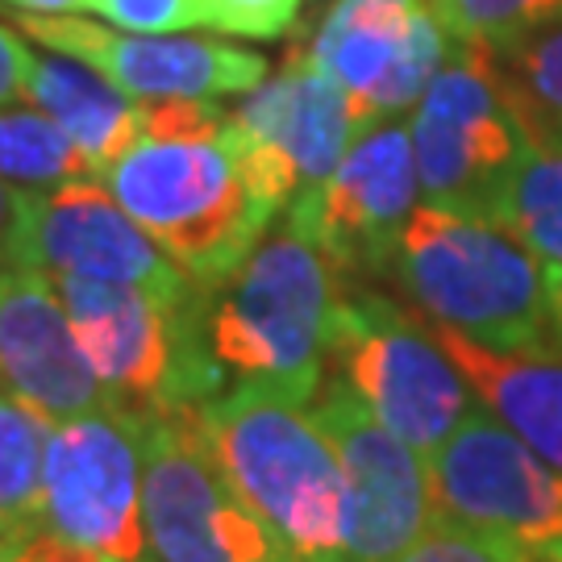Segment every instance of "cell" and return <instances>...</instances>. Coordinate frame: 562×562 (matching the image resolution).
<instances>
[{
	"label": "cell",
	"instance_id": "obj_1",
	"mask_svg": "<svg viewBox=\"0 0 562 562\" xmlns=\"http://www.w3.org/2000/svg\"><path fill=\"white\" fill-rule=\"evenodd\" d=\"M209 446L246 508L292 562H334L346 525V475L313 401L262 380H238L201 404Z\"/></svg>",
	"mask_w": 562,
	"mask_h": 562
},
{
	"label": "cell",
	"instance_id": "obj_2",
	"mask_svg": "<svg viewBox=\"0 0 562 562\" xmlns=\"http://www.w3.org/2000/svg\"><path fill=\"white\" fill-rule=\"evenodd\" d=\"M101 183L201 292L222 288L276 217L246 183L225 130L213 138L142 134Z\"/></svg>",
	"mask_w": 562,
	"mask_h": 562
},
{
	"label": "cell",
	"instance_id": "obj_3",
	"mask_svg": "<svg viewBox=\"0 0 562 562\" xmlns=\"http://www.w3.org/2000/svg\"><path fill=\"white\" fill-rule=\"evenodd\" d=\"M434 325L492 350H533L550 334L542 259L501 225L422 204L387 262Z\"/></svg>",
	"mask_w": 562,
	"mask_h": 562
},
{
	"label": "cell",
	"instance_id": "obj_4",
	"mask_svg": "<svg viewBox=\"0 0 562 562\" xmlns=\"http://www.w3.org/2000/svg\"><path fill=\"white\" fill-rule=\"evenodd\" d=\"M341 288L322 246L283 222L222 283L209 313V350L241 380L288 387L317 401Z\"/></svg>",
	"mask_w": 562,
	"mask_h": 562
},
{
	"label": "cell",
	"instance_id": "obj_5",
	"mask_svg": "<svg viewBox=\"0 0 562 562\" xmlns=\"http://www.w3.org/2000/svg\"><path fill=\"white\" fill-rule=\"evenodd\" d=\"M329 355L371 413L422 459H429L471 413V383L434 329L375 292H341Z\"/></svg>",
	"mask_w": 562,
	"mask_h": 562
},
{
	"label": "cell",
	"instance_id": "obj_6",
	"mask_svg": "<svg viewBox=\"0 0 562 562\" xmlns=\"http://www.w3.org/2000/svg\"><path fill=\"white\" fill-rule=\"evenodd\" d=\"M142 521L159 562H292L225 480L201 404L171 408L146 425Z\"/></svg>",
	"mask_w": 562,
	"mask_h": 562
},
{
	"label": "cell",
	"instance_id": "obj_7",
	"mask_svg": "<svg viewBox=\"0 0 562 562\" xmlns=\"http://www.w3.org/2000/svg\"><path fill=\"white\" fill-rule=\"evenodd\" d=\"M408 130L425 204L487 217V204L525 146L521 125L501 88L496 55L450 42L442 71L425 88Z\"/></svg>",
	"mask_w": 562,
	"mask_h": 562
},
{
	"label": "cell",
	"instance_id": "obj_8",
	"mask_svg": "<svg viewBox=\"0 0 562 562\" xmlns=\"http://www.w3.org/2000/svg\"><path fill=\"white\" fill-rule=\"evenodd\" d=\"M367 134L359 109L334 76H325L308 50L296 46L276 76L246 92L225 121V138L241 162V176L276 213L301 192L322 188L346 150Z\"/></svg>",
	"mask_w": 562,
	"mask_h": 562
},
{
	"label": "cell",
	"instance_id": "obj_9",
	"mask_svg": "<svg viewBox=\"0 0 562 562\" xmlns=\"http://www.w3.org/2000/svg\"><path fill=\"white\" fill-rule=\"evenodd\" d=\"M146 425L97 408L50 429L42 462V525L50 538L109 562L146 559L142 521Z\"/></svg>",
	"mask_w": 562,
	"mask_h": 562
},
{
	"label": "cell",
	"instance_id": "obj_10",
	"mask_svg": "<svg viewBox=\"0 0 562 562\" xmlns=\"http://www.w3.org/2000/svg\"><path fill=\"white\" fill-rule=\"evenodd\" d=\"M425 467L434 521L467 525L529 550L562 542V471L529 450L483 401L471 404Z\"/></svg>",
	"mask_w": 562,
	"mask_h": 562
},
{
	"label": "cell",
	"instance_id": "obj_11",
	"mask_svg": "<svg viewBox=\"0 0 562 562\" xmlns=\"http://www.w3.org/2000/svg\"><path fill=\"white\" fill-rule=\"evenodd\" d=\"M313 413L346 475V525L334 562H396L434 525L429 467L346 380H325Z\"/></svg>",
	"mask_w": 562,
	"mask_h": 562
},
{
	"label": "cell",
	"instance_id": "obj_12",
	"mask_svg": "<svg viewBox=\"0 0 562 562\" xmlns=\"http://www.w3.org/2000/svg\"><path fill=\"white\" fill-rule=\"evenodd\" d=\"M417 150L413 130L380 121L346 150L338 171L288 204L292 222L341 271H387L404 229L417 213Z\"/></svg>",
	"mask_w": 562,
	"mask_h": 562
},
{
	"label": "cell",
	"instance_id": "obj_13",
	"mask_svg": "<svg viewBox=\"0 0 562 562\" xmlns=\"http://www.w3.org/2000/svg\"><path fill=\"white\" fill-rule=\"evenodd\" d=\"M9 25L55 55L97 67L138 104L246 97L267 80V59L217 38L130 34L63 13H9Z\"/></svg>",
	"mask_w": 562,
	"mask_h": 562
},
{
	"label": "cell",
	"instance_id": "obj_14",
	"mask_svg": "<svg viewBox=\"0 0 562 562\" xmlns=\"http://www.w3.org/2000/svg\"><path fill=\"white\" fill-rule=\"evenodd\" d=\"M304 50L371 130L422 101L450 55V34L425 0H338Z\"/></svg>",
	"mask_w": 562,
	"mask_h": 562
},
{
	"label": "cell",
	"instance_id": "obj_15",
	"mask_svg": "<svg viewBox=\"0 0 562 562\" xmlns=\"http://www.w3.org/2000/svg\"><path fill=\"white\" fill-rule=\"evenodd\" d=\"M25 267H38L46 276L134 283L171 301L201 292L162 255L159 241L104 192L101 180L30 196Z\"/></svg>",
	"mask_w": 562,
	"mask_h": 562
},
{
	"label": "cell",
	"instance_id": "obj_16",
	"mask_svg": "<svg viewBox=\"0 0 562 562\" xmlns=\"http://www.w3.org/2000/svg\"><path fill=\"white\" fill-rule=\"evenodd\" d=\"M0 387L50 425L113 408L55 283L38 267L0 276Z\"/></svg>",
	"mask_w": 562,
	"mask_h": 562
},
{
	"label": "cell",
	"instance_id": "obj_17",
	"mask_svg": "<svg viewBox=\"0 0 562 562\" xmlns=\"http://www.w3.org/2000/svg\"><path fill=\"white\" fill-rule=\"evenodd\" d=\"M434 338L454 359L471 392L501 417L529 450L562 471V350H492L462 338L459 329L434 325Z\"/></svg>",
	"mask_w": 562,
	"mask_h": 562
},
{
	"label": "cell",
	"instance_id": "obj_18",
	"mask_svg": "<svg viewBox=\"0 0 562 562\" xmlns=\"http://www.w3.org/2000/svg\"><path fill=\"white\" fill-rule=\"evenodd\" d=\"M25 97L71 134L101 176L142 138V104L125 97L88 63L71 55H38L25 63Z\"/></svg>",
	"mask_w": 562,
	"mask_h": 562
},
{
	"label": "cell",
	"instance_id": "obj_19",
	"mask_svg": "<svg viewBox=\"0 0 562 562\" xmlns=\"http://www.w3.org/2000/svg\"><path fill=\"white\" fill-rule=\"evenodd\" d=\"M508 109L521 125L525 146L521 159L504 176L501 192L487 204L483 222L501 225L504 234H513L542 262H562V130L538 121L513 97Z\"/></svg>",
	"mask_w": 562,
	"mask_h": 562
},
{
	"label": "cell",
	"instance_id": "obj_20",
	"mask_svg": "<svg viewBox=\"0 0 562 562\" xmlns=\"http://www.w3.org/2000/svg\"><path fill=\"white\" fill-rule=\"evenodd\" d=\"M50 429L42 413L0 387V562L46 533L42 525V462Z\"/></svg>",
	"mask_w": 562,
	"mask_h": 562
},
{
	"label": "cell",
	"instance_id": "obj_21",
	"mask_svg": "<svg viewBox=\"0 0 562 562\" xmlns=\"http://www.w3.org/2000/svg\"><path fill=\"white\" fill-rule=\"evenodd\" d=\"M92 180H101V167L59 121L30 104H0V183L18 192H59Z\"/></svg>",
	"mask_w": 562,
	"mask_h": 562
},
{
	"label": "cell",
	"instance_id": "obj_22",
	"mask_svg": "<svg viewBox=\"0 0 562 562\" xmlns=\"http://www.w3.org/2000/svg\"><path fill=\"white\" fill-rule=\"evenodd\" d=\"M450 42L504 50L562 18V0H425Z\"/></svg>",
	"mask_w": 562,
	"mask_h": 562
},
{
	"label": "cell",
	"instance_id": "obj_23",
	"mask_svg": "<svg viewBox=\"0 0 562 562\" xmlns=\"http://www.w3.org/2000/svg\"><path fill=\"white\" fill-rule=\"evenodd\" d=\"M492 55L501 67L504 92L538 121L562 130V18Z\"/></svg>",
	"mask_w": 562,
	"mask_h": 562
},
{
	"label": "cell",
	"instance_id": "obj_24",
	"mask_svg": "<svg viewBox=\"0 0 562 562\" xmlns=\"http://www.w3.org/2000/svg\"><path fill=\"white\" fill-rule=\"evenodd\" d=\"M542 550H529L508 538H492L467 525L434 521L396 562H538Z\"/></svg>",
	"mask_w": 562,
	"mask_h": 562
},
{
	"label": "cell",
	"instance_id": "obj_25",
	"mask_svg": "<svg viewBox=\"0 0 562 562\" xmlns=\"http://www.w3.org/2000/svg\"><path fill=\"white\" fill-rule=\"evenodd\" d=\"M88 9L130 34H180L213 25L209 0H92Z\"/></svg>",
	"mask_w": 562,
	"mask_h": 562
},
{
	"label": "cell",
	"instance_id": "obj_26",
	"mask_svg": "<svg viewBox=\"0 0 562 562\" xmlns=\"http://www.w3.org/2000/svg\"><path fill=\"white\" fill-rule=\"evenodd\" d=\"M213 30L238 38H283L301 13V0H209Z\"/></svg>",
	"mask_w": 562,
	"mask_h": 562
},
{
	"label": "cell",
	"instance_id": "obj_27",
	"mask_svg": "<svg viewBox=\"0 0 562 562\" xmlns=\"http://www.w3.org/2000/svg\"><path fill=\"white\" fill-rule=\"evenodd\" d=\"M30 196L0 183V276L25 267V229H30Z\"/></svg>",
	"mask_w": 562,
	"mask_h": 562
},
{
	"label": "cell",
	"instance_id": "obj_28",
	"mask_svg": "<svg viewBox=\"0 0 562 562\" xmlns=\"http://www.w3.org/2000/svg\"><path fill=\"white\" fill-rule=\"evenodd\" d=\"M25 63H30L25 34H18L13 25H0V104L25 97Z\"/></svg>",
	"mask_w": 562,
	"mask_h": 562
},
{
	"label": "cell",
	"instance_id": "obj_29",
	"mask_svg": "<svg viewBox=\"0 0 562 562\" xmlns=\"http://www.w3.org/2000/svg\"><path fill=\"white\" fill-rule=\"evenodd\" d=\"M4 562H109V559L92 554V550H80V546H71V542H59V538H50V533H42V538H34L30 546H21L18 554Z\"/></svg>",
	"mask_w": 562,
	"mask_h": 562
},
{
	"label": "cell",
	"instance_id": "obj_30",
	"mask_svg": "<svg viewBox=\"0 0 562 562\" xmlns=\"http://www.w3.org/2000/svg\"><path fill=\"white\" fill-rule=\"evenodd\" d=\"M21 13H83L92 0H4Z\"/></svg>",
	"mask_w": 562,
	"mask_h": 562
},
{
	"label": "cell",
	"instance_id": "obj_31",
	"mask_svg": "<svg viewBox=\"0 0 562 562\" xmlns=\"http://www.w3.org/2000/svg\"><path fill=\"white\" fill-rule=\"evenodd\" d=\"M546 292H550V317H554V334L562 341V262H542Z\"/></svg>",
	"mask_w": 562,
	"mask_h": 562
}]
</instances>
